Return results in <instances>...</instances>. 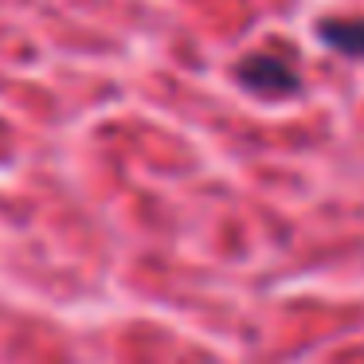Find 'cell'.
I'll return each instance as SVG.
<instances>
[{
  "instance_id": "cell-1",
  "label": "cell",
  "mask_w": 364,
  "mask_h": 364,
  "mask_svg": "<svg viewBox=\"0 0 364 364\" xmlns=\"http://www.w3.org/2000/svg\"><path fill=\"white\" fill-rule=\"evenodd\" d=\"M239 79L247 82L251 90L259 95H290L298 87V75L282 63V59H270V55H255L239 67Z\"/></svg>"
},
{
  "instance_id": "cell-2",
  "label": "cell",
  "mask_w": 364,
  "mask_h": 364,
  "mask_svg": "<svg viewBox=\"0 0 364 364\" xmlns=\"http://www.w3.org/2000/svg\"><path fill=\"white\" fill-rule=\"evenodd\" d=\"M321 40L329 43V48L345 51V55H364V20H325L321 24Z\"/></svg>"
}]
</instances>
